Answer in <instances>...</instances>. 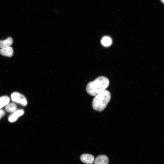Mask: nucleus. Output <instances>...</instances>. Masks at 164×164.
<instances>
[{"label": "nucleus", "mask_w": 164, "mask_h": 164, "mask_svg": "<svg viewBox=\"0 0 164 164\" xmlns=\"http://www.w3.org/2000/svg\"><path fill=\"white\" fill-rule=\"evenodd\" d=\"M109 82L105 77L100 76L87 84L86 90L90 95L95 96L105 90L109 86Z\"/></svg>", "instance_id": "nucleus-1"}, {"label": "nucleus", "mask_w": 164, "mask_h": 164, "mask_svg": "<svg viewBox=\"0 0 164 164\" xmlns=\"http://www.w3.org/2000/svg\"><path fill=\"white\" fill-rule=\"evenodd\" d=\"M111 98L110 92L105 90L95 96L93 99L92 106L96 111H101L106 107Z\"/></svg>", "instance_id": "nucleus-2"}, {"label": "nucleus", "mask_w": 164, "mask_h": 164, "mask_svg": "<svg viewBox=\"0 0 164 164\" xmlns=\"http://www.w3.org/2000/svg\"><path fill=\"white\" fill-rule=\"evenodd\" d=\"M11 99L13 101L23 106H26L27 104L26 97L23 95L18 92L12 93L11 94Z\"/></svg>", "instance_id": "nucleus-3"}, {"label": "nucleus", "mask_w": 164, "mask_h": 164, "mask_svg": "<svg viewBox=\"0 0 164 164\" xmlns=\"http://www.w3.org/2000/svg\"><path fill=\"white\" fill-rule=\"evenodd\" d=\"M24 113V111L23 109L16 110L9 116L8 121L11 123L15 122L19 117L23 115Z\"/></svg>", "instance_id": "nucleus-4"}, {"label": "nucleus", "mask_w": 164, "mask_h": 164, "mask_svg": "<svg viewBox=\"0 0 164 164\" xmlns=\"http://www.w3.org/2000/svg\"><path fill=\"white\" fill-rule=\"evenodd\" d=\"M80 160L86 164H92L94 161V157L91 155L84 154L81 156Z\"/></svg>", "instance_id": "nucleus-5"}, {"label": "nucleus", "mask_w": 164, "mask_h": 164, "mask_svg": "<svg viewBox=\"0 0 164 164\" xmlns=\"http://www.w3.org/2000/svg\"><path fill=\"white\" fill-rule=\"evenodd\" d=\"M0 53L3 56L10 57L12 56L13 50L12 47L9 46L1 49Z\"/></svg>", "instance_id": "nucleus-6"}, {"label": "nucleus", "mask_w": 164, "mask_h": 164, "mask_svg": "<svg viewBox=\"0 0 164 164\" xmlns=\"http://www.w3.org/2000/svg\"><path fill=\"white\" fill-rule=\"evenodd\" d=\"M108 159L106 156L101 155L97 156L95 159L94 164H108Z\"/></svg>", "instance_id": "nucleus-7"}, {"label": "nucleus", "mask_w": 164, "mask_h": 164, "mask_svg": "<svg viewBox=\"0 0 164 164\" xmlns=\"http://www.w3.org/2000/svg\"><path fill=\"white\" fill-rule=\"evenodd\" d=\"M12 43L13 40L11 37H9L4 40H0V48L10 46Z\"/></svg>", "instance_id": "nucleus-8"}, {"label": "nucleus", "mask_w": 164, "mask_h": 164, "mask_svg": "<svg viewBox=\"0 0 164 164\" xmlns=\"http://www.w3.org/2000/svg\"><path fill=\"white\" fill-rule=\"evenodd\" d=\"M17 106L14 103H9L5 106V110L8 112L13 113L16 111Z\"/></svg>", "instance_id": "nucleus-9"}, {"label": "nucleus", "mask_w": 164, "mask_h": 164, "mask_svg": "<svg viewBox=\"0 0 164 164\" xmlns=\"http://www.w3.org/2000/svg\"><path fill=\"white\" fill-rule=\"evenodd\" d=\"M10 99L7 96H4L0 97V109L5 106L9 102Z\"/></svg>", "instance_id": "nucleus-10"}, {"label": "nucleus", "mask_w": 164, "mask_h": 164, "mask_svg": "<svg viewBox=\"0 0 164 164\" xmlns=\"http://www.w3.org/2000/svg\"><path fill=\"white\" fill-rule=\"evenodd\" d=\"M101 43L103 45L105 46H110L112 43L111 38L108 36L103 37L101 39Z\"/></svg>", "instance_id": "nucleus-11"}, {"label": "nucleus", "mask_w": 164, "mask_h": 164, "mask_svg": "<svg viewBox=\"0 0 164 164\" xmlns=\"http://www.w3.org/2000/svg\"><path fill=\"white\" fill-rule=\"evenodd\" d=\"M5 112L3 110L0 109V119L5 115Z\"/></svg>", "instance_id": "nucleus-12"}, {"label": "nucleus", "mask_w": 164, "mask_h": 164, "mask_svg": "<svg viewBox=\"0 0 164 164\" xmlns=\"http://www.w3.org/2000/svg\"><path fill=\"white\" fill-rule=\"evenodd\" d=\"M161 1L164 4V0H161Z\"/></svg>", "instance_id": "nucleus-13"}]
</instances>
